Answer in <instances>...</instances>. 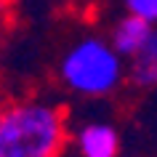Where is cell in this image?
I'll use <instances>...</instances> for the list:
<instances>
[{"mask_svg":"<svg viewBox=\"0 0 157 157\" xmlns=\"http://www.w3.org/2000/svg\"><path fill=\"white\" fill-rule=\"evenodd\" d=\"M123 6H125V13L141 16L144 21L157 27V0H123Z\"/></svg>","mask_w":157,"mask_h":157,"instance_id":"6","label":"cell"},{"mask_svg":"<svg viewBox=\"0 0 157 157\" xmlns=\"http://www.w3.org/2000/svg\"><path fill=\"white\" fill-rule=\"evenodd\" d=\"M3 112H6V104L0 101V120H3Z\"/></svg>","mask_w":157,"mask_h":157,"instance_id":"8","label":"cell"},{"mask_svg":"<svg viewBox=\"0 0 157 157\" xmlns=\"http://www.w3.org/2000/svg\"><path fill=\"white\" fill-rule=\"evenodd\" d=\"M75 147L80 157H117L120 133L109 123H85L75 133Z\"/></svg>","mask_w":157,"mask_h":157,"instance_id":"3","label":"cell"},{"mask_svg":"<svg viewBox=\"0 0 157 157\" xmlns=\"http://www.w3.org/2000/svg\"><path fill=\"white\" fill-rule=\"evenodd\" d=\"M152 29H155V27L149 24V21H144L141 16L125 13V16H120L115 21L112 32H109V43H112L115 51L128 61L131 56H136V53L147 45V40L152 37Z\"/></svg>","mask_w":157,"mask_h":157,"instance_id":"4","label":"cell"},{"mask_svg":"<svg viewBox=\"0 0 157 157\" xmlns=\"http://www.w3.org/2000/svg\"><path fill=\"white\" fill-rule=\"evenodd\" d=\"M128 77V61L115 45L99 35H88L72 43L59 61V80L69 93L83 99H104Z\"/></svg>","mask_w":157,"mask_h":157,"instance_id":"2","label":"cell"},{"mask_svg":"<svg viewBox=\"0 0 157 157\" xmlns=\"http://www.w3.org/2000/svg\"><path fill=\"white\" fill-rule=\"evenodd\" d=\"M128 83L136 85L139 91L157 88V27L152 29L147 45L128 59Z\"/></svg>","mask_w":157,"mask_h":157,"instance_id":"5","label":"cell"},{"mask_svg":"<svg viewBox=\"0 0 157 157\" xmlns=\"http://www.w3.org/2000/svg\"><path fill=\"white\" fill-rule=\"evenodd\" d=\"M11 6V0H0V8H8Z\"/></svg>","mask_w":157,"mask_h":157,"instance_id":"7","label":"cell"},{"mask_svg":"<svg viewBox=\"0 0 157 157\" xmlns=\"http://www.w3.org/2000/svg\"><path fill=\"white\" fill-rule=\"evenodd\" d=\"M69 141L67 112L48 99L6 104L0 120V157H61Z\"/></svg>","mask_w":157,"mask_h":157,"instance_id":"1","label":"cell"}]
</instances>
